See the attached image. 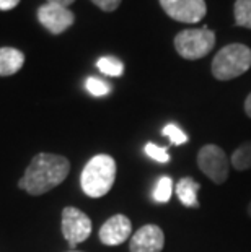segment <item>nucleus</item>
Returning <instances> with one entry per match:
<instances>
[{
	"mask_svg": "<svg viewBox=\"0 0 251 252\" xmlns=\"http://www.w3.org/2000/svg\"><path fill=\"white\" fill-rule=\"evenodd\" d=\"M69 173L71 161L66 157L54 153H38L18 181V187L30 195H42L62 184Z\"/></svg>",
	"mask_w": 251,
	"mask_h": 252,
	"instance_id": "1",
	"label": "nucleus"
},
{
	"mask_svg": "<svg viewBox=\"0 0 251 252\" xmlns=\"http://www.w3.org/2000/svg\"><path fill=\"white\" fill-rule=\"evenodd\" d=\"M116 181V161L109 155H97L85 164L80 176L82 190L92 198H100L111 190Z\"/></svg>",
	"mask_w": 251,
	"mask_h": 252,
	"instance_id": "2",
	"label": "nucleus"
},
{
	"mask_svg": "<svg viewBox=\"0 0 251 252\" xmlns=\"http://www.w3.org/2000/svg\"><path fill=\"white\" fill-rule=\"evenodd\" d=\"M251 68V49L248 46L235 42L222 47L212 61V75L220 82L233 80L247 73Z\"/></svg>",
	"mask_w": 251,
	"mask_h": 252,
	"instance_id": "3",
	"label": "nucleus"
},
{
	"mask_svg": "<svg viewBox=\"0 0 251 252\" xmlns=\"http://www.w3.org/2000/svg\"><path fill=\"white\" fill-rule=\"evenodd\" d=\"M215 46V34L207 26L199 30H184L175 36V49L186 61L206 57Z\"/></svg>",
	"mask_w": 251,
	"mask_h": 252,
	"instance_id": "4",
	"label": "nucleus"
},
{
	"mask_svg": "<svg viewBox=\"0 0 251 252\" xmlns=\"http://www.w3.org/2000/svg\"><path fill=\"white\" fill-rule=\"evenodd\" d=\"M197 166L215 184H223L228 179L230 159L217 145H204L197 153Z\"/></svg>",
	"mask_w": 251,
	"mask_h": 252,
	"instance_id": "5",
	"label": "nucleus"
},
{
	"mask_svg": "<svg viewBox=\"0 0 251 252\" xmlns=\"http://www.w3.org/2000/svg\"><path fill=\"white\" fill-rule=\"evenodd\" d=\"M61 229L64 239H67L69 246L73 249L77 244L83 243V241L90 238L93 224L87 213H83L75 207H66L62 210Z\"/></svg>",
	"mask_w": 251,
	"mask_h": 252,
	"instance_id": "6",
	"label": "nucleus"
},
{
	"mask_svg": "<svg viewBox=\"0 0 251 252\" xmlns=\"http://www.w3.org/2000/svg\"><path fill=\"white\" fill-rule=\"evenodd\" d=\"M160 5L170 18L179 23H199L207 13L204 0H160Z\"/></svg>",
	"mask_w": 251,
	"mask_h": 252,
	"instance_id": "7",
	"label": "nucleus"
},
{
	"mask_svg": "<svg viewBox=\"0 0 251 252\" xmlns=\"http://www.w3.org/2000/svg\"><path fill=\"white\" fill-rule=\"evenodd\" d=\"M39 23L52 34H61L69 30L75 21V15L69 7H62L57 3H44L38 10Z\"/></svg>",
	"mask_w": 251,
	"mask_h": 252,
	"instance_id": "8",
	"label": "nucleus"
},
{
	"mask_svg": "<svg viewBox=\"0 0 251 252\" xmlns=\"http://www.w3.org/2000/svg\"><path fill=\"white\" fill-rule=\"evenodd\" d=\"M165 246V234L157 224H145L139 228L131 238V252H162Z\"/></svg>",
	"mask_w": 251,
	"mask_h": 252,
	"instance_id": "9",
	"label": "nucleus"
},
{
	"mask_svg": "<svg viewBox=\"0 0 251 252\" xmlns=\"http://www.w3.org/2000/svg\"><path fill=\"white\" fill-rule=\"evenodd\" d=\"M132 223L126 215H113L100 228V241L106 246H119L131 238Z\"/></svg>",
	"mask_w": 251,
	"mask_h": 252,
	"instance_id": "10",
	"label": "nucleus"
},
{
	"mask_svg": "<svg viewBox=\"0 0 251 252\" xmlns=\"http://www.w3.org/2000/svg\"><path fill=\"white\" fill-rule=\"evenodd\" d=\"M25 63V54L15 47H0V77H10L20 72Z\"/></svg>",
	"mask_w": 251,
	"mask_h": 252,
	"instance_id": "11",
	"label": "nucleus"
},
{
	"mask_svg": "<svg viewBox=\"0 0 251 252\" xmlns=\"http://www.w3.org/2000/svg\"><path fill=\"white\" fill-rule=\"evenodd\" d=\"M199 189V182H196L193 178H183L176 182V195L184 207H199V202H197Z\"/></svg>",
	"mask_w": 251,
	"mask_h": 252,
	"instance_id": "12",
	"label": "nucleus"
},
{
	"mask_svg": "<svg viewBox=\"0 0 251 252\" xmlns=\"http://www.w3.org/2000/svg\"><path fill=\"white\" fill-rule=\"evenodd\" d=\"M230 164L237 171H247L251 168V142H245L232 153Z\"/></svg>",
	"mask_w": 251,
	"mask_h": 252,
	"instance_id": "13",
	"label": "nucleus"
},
{
	"mask_svg": "<svg viewBox=\"0 0 251 252\" xmlns=\"http://www.w3.org/2000/svg\"><path fill=\"white\" fill-rule=\"evenodd\" d=\"M235 23L251 30V0H237L233 7Z\"/></svg>",
	"mask_w": 251,
	"mask_h": 252,
	"instance_id": "14",
	"label": "nucleus"
},
{
	"mask_svg": "<svg viewBox=\"0 0 251 252\" xmlns=\"http://www.w3.org/2000/svg\"><path fill=\"white\" fill-rule=\"evenodd\" d=\"M97 67L101 73L109 75V77H121V75L124 73V63L116 57L106 56V57L98 59Z\"/></svg>",
	"mask_w": 251,
	"mask_h": 252,
	"instance_id": "15",
	"label": "nucleus"
},
{
	"mask_svg": "<svg viewBox=\"0 0 251 252\" xmlns=\"http://www.w3.org/2000/svg\"><path fill=\"white\" fill-rule=\"evenodd\" d=\"M172 192H173V181L168 176H163V178L158 179L157 186L153 189V200L160 203H167L170 200V197H172Z\"/></svg>",
	"mask_w": 251,
	"mask_h": 252,
	"instance_id": "16",
	"label": "nucleus"
},
{
	"mask_svg": "<svg viewBox=\"0 0 251 252\" xmlns=\"http://www.w3.org/2000/svg\"><path fill=\"white\" fill-rule=\"evenodd\" d=\"M163 135L167 137L173 145H183V143H188V140H189L188 133H184L176 124L165 126L163 127Z\"/></svg>",
	"mask_w": 251,
	"mask_h": 252,
	"instance_id": "17",
	"label": "nucleus"
},
{
	"mask_svg": "<svg viewBox=\"0 0 251 252\" xmlns=\"http://www.w3.org/2000/svg\"><path fill=\"white\" fill-rule=\"evenodd\" d=\"M85 88H87L88 93L93 94V96H105V94H108L109 91H111L108 83L103 82V80H100V78H95V77L87 78Z\"/></svg>",
	"mask_w": 251,
	"mask_h": 252,
	"instance_id": "18",
	"label": "nucleus"
},
{
	"mask_svg": "<svg viewBox=\"0 0 251 252\" xmlns=\"http://www.w3.org/2000/svg\"><path fill=\"white\" fill-rule=\"evenodd\" d=\"M145 155L148 158H152V159H155V161H158V163H168L170 161L168 150L165 147H158V145H155L152 142H148L145 145Z\"/></svg>",
	"mask_w": 251,
	"mask_h": 252,
	"instance_id": "19",
	"label": "nucleus"
},
{
	"mask_svg": "<svg viewBox=\"0 0 251 252\" xmlns=\"http://www.w3.org/2000/svg\"><path fill=\"white\" fill-rule=\"evenodd\" d=\"M92 3H95L103 12H114L119 7L121 0H92Z\"/></svg>",
	"mask_w": 251,
	"mask_h": 252,
	"instance_id": "20",
	"label": "nucleus"
},
{
	"mask_svg": "<svg viewBox=\"0 0 251 252\" xmlns=\"http://www.w3.org/2000/svg\"><path fill=\"white\" fill-rule=\"evenodd\" d=\"M18 3H20V0H0V10L8 12V10H13Z\"/></svg>",
	"mask_w": 251,
	"mask_h": 252,
	"instance_id": "21",
	"label": "nucleus"
},
{
	"mask_svg": "<svg viewBox=\"0 0 251 252\" xmlns=\"http://www.w3.org/2000/svg\"><path fill=\"white\" fill-rule=\"evenodd\" d=\"M73 2H75V0H47V3H57V5H62V7H69V5Z\"/></svg>",
	"mask_w": 251,
	"mask_h": 252,
	"instance_id": "22",
	"label": "nucleus"
},
{
	"mask_svg": "<svg viewBox=\"0 0 251 252\" xmlns=\"http://www.w3.org/2000/svg\"><path fill=\"white\" fill-rule=\"evenodd\" d=\"M245 112H247L248 117H251V93L248 94L247 101H245Z\"/></svg>",
	"mask_w": 251,
	"mask_h": 252,
	"instance_id": "23",
	"label": "nucleus"
},
{
	"mask_svg": "<svg viewBox=\"0 0 251 252\" xmlns=\"http://www.w3.org/2000/svg\"><path fill=\"white\" fill-rule=\"evenodd\" d=\"M248 215L251 217V202H250V205H248Z\"/></svg>",
	"mask_w": 251,
	"mask_h": 252,
	"instance_id": "24",
	"label": "nucleus"
},
{
	"mask_svg": "<svg viewBox=\"0 0 251 252\" xmlns=\"http://www.w3.org/2000/svg\"><path fill=\"white\" fill-rule=\"evenodd\" d=\"M69 252H80V251H69Z\"/></svg>",
	"mask_w": 251,
	"mask_h": 252,
	"instance_id": "25",
	"label": "nucleus"
}]
</instances>
